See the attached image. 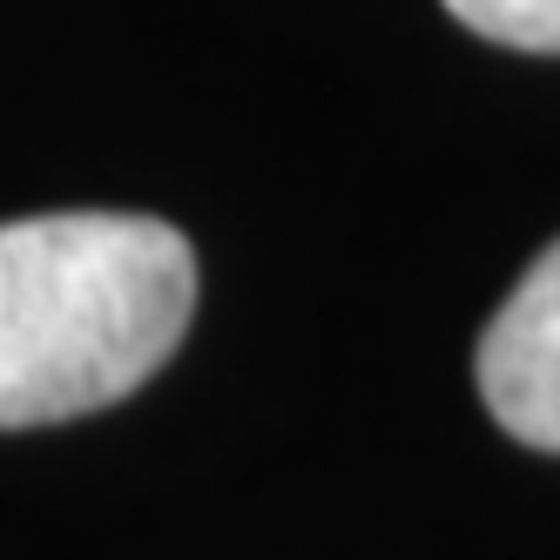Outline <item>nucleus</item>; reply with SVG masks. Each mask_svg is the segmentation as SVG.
<instances>
[{"label": "nucleus", "instance_id": "obj_2", "mask_svg": "<svg viewBox=\"0 0 560 560\" xmlns=\"http://www.w3.org/2000/svg\"><path fill=\"white\" fill-rule=\"evenodd\" d=\"M487 412L520 446L560 453V244H547L479 338Z\"/></svg>", "mask_w": 560, "mask_h": 560}, {"label": "nucleus", "instance_id": "obj_1", "mask_svg": "<svg viewBox=\"0 0 560 560\" xmlns=\"http://www.w3.org/2000/svg\"><path fill=\"white\" fill-rule=\"evenodd\" d=\"M196 311V250L163 217L0 223V432L61 425L149 385Z\"/></svg>", "mask_w": 560, "mask_h": 560}, {"label": "nucleus", "instance_id": "obj_3", "mask_svg": "<svg viewBox=\"0 0 560 560\" xmlns=\"http://www.w3.org/2000/svg\"><path fill=\"white\" fill-rule=\"evenodd\" d=\"M453 21L472 34H487L500 48H527V55H560V0H446Z\"/></svg>", "mask_w": 560, "mask_h": 560}]
</instances>
